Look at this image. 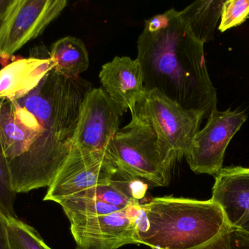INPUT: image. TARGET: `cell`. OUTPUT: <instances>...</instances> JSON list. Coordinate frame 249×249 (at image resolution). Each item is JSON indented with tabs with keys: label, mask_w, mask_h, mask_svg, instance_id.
<instances>
[{
	"label": "cell",
	"mask_w": 249,
	"mask_h": 249,
	"mask_svg": "<svg viewBox=\"0 0 249 249\" xmlns=\"http://www.w3.org/2000/svg\"><path fill=\"white\" fill-rule=\"evenodd\" d=\"M134 111L152 126L162 153L171 167L188 156L205 119L203 112L184 109L157 91L146 92Z\"/></svg>",
	"instance_id": "5"
},
{
	"label": "cell",
	"mask_w": 249,
	"mask_h": 249,
	"mask_svg": "<svg viewBox=\"0 0 249 249\" xmlns=\"http://www.w3.org/2000/svg\"><path fill=\"white\" fill-rule=\"evenodd\" d=\"M249 17V0H229L224 1L220 23L221 32L240 26Z\"/></svg>",
	"instance_id": "19"
},
{
	"label": "cell",
	"mask_w": 249,
	"mask_h": 249,
	"mask_svg": "<svg viewBox=\"0 0 249 249\" xmlns=\"http://www.w3.org/2000/svg\"><path fill=\"white\" fill-rule=\"evenodd\" d=\"M212 200L217 203L230 226L243 228L249 222V168H222L215 176Z\"/></svg>",
	"instance_id": "12"
},
{
	"label": "cell",
	"mask_w": 249,
	"mask_h": 249,
	"mask_svg": "<svg viewBox=\"0 0 249 249\" xmlns=\"http://www.w3.org/2000/svg\"><path fill=\"white\" fill-rule=\"evenodd\" d=\"M224 1L223 0H198L179 11L182 20L200 42L205 44L214 38Z\"/></svg>",
	"instance_id": "15"
},
{
	"label": "cell",
	"mask_w": 249,
	"mask_h": 249,
	"mask_svg": "<svg viewBox=\"0 0 249 249\" xmlns=\"http://www.w3.org/2000/svg\"><path fill=\"white\" fill-rule=\"evenodd\" d=\"M117 171L107 152L73 147L43 200L58 203L89 189L109 184Z\"/></svg>",
	"instance_id": "7"
},
{
	"label": "cell",
	"mask_w": 249,
	"mask_h": 249,
	"mask_svg": "<svg viewBox=\"0 0 249 249\" xmlns=\"http://www.w3.org/2000/svg\"><path fill=\"white\" fill-rule=\"evenodd\" d=\"M7 227L12 249H52L35 228L18 219H7Z\"/></svg>",
	"instance_id": "16"
},
{
	"label": "cell",
	"mask_w": 249,
	"mask_h": 249,
	"mask_svg": "<svg viewBox=\"0 0 249 249\" xmlns=\"http://www.w3.org/2000/svg\"><path fill=\"white\" fill-rule=\"evenodd\" d=\"M243 228H244V229L249 231V222H248L247 225H244V226L243 227Z\"/></svg>",
	"instance_id": "22"
},
{
	"label": "cell",
	"mask_w": 249,
	"mask_h": 249,
	"mask_svg": "<svg viewBox=\"0 0 249 249\" xmlns=\"http://www.w3.org/2000/svg\"><path fill=\"white\" fill-rule=\"evenodd\" d=\"M124 113L102 88H92L82 102L73 147L107 152Z\"/></svg>",
	"instance_id": "10"
},
{
	"label": "cell",
	"mask_w": 249,
	"mask_h": 249,
	"mask_svg": "<svg viewBox=\"0 0 249 249\" xmlns=\"http://www.w3.org/2000/svg\"><path fill=\"white\" fill-rule=\"evenodd\" d=\"M102 89L124 109L134 111L146 93L144 78L137 58L116 57L102 66L99 73Z\"/></svg>",
	"instance_id": "11"
},
{
	"label": "cell",
	"mask_w": 249,
	"mask_h": 249,
	"mask_svg": "<svg viewBox=\"0 0 249 249\" xmlns=\"http://www.w3.org/2000/svg\"><path fill=\"white\" fill-rule=\"evenodd\" d=\"M67 4L66 0H11L0 26V61L42 35Z\"/></svg>",
	"instance_id": "6"
},
{
	"label": "cell",
	"mask_w": 249,
	"mask_h": 249,
	"mask_svg": "<svg viewBox=\"0 0 249 249\" xmlns=\"http://www.w3.org/2000/svg\"><path fill=\"white\" fill-rule=\"evenodd\" d=\"M10 2H11V0H0V26H1V22L4 19L7 7L10 5Z\"/></svg>",
	"instance_id": "21"
},
{
	"label": "cell",
	"mask_w": 249,
	"mask_h": 249,
	"mask_svg": "<svg viewBox=\"0 0 249 249\" xmlns=\"http://www.w3.org/2000/svg\"><path fill=\"white\" fill-rule=\"evenodd\" d=\"M193 249H249V231L228 225L212 241Z\"/></svg>",
	"instance_id": "18"
},
{
	"label": "cell",
	"mask_w": 249,
	"mask_h": 249,
	"mask_svg": "<svg viewBox=\"0 0 249 249\" xmlns=\"http://www.w3.org/2000/svg\"><path fill=\"white\" fill-rule=\"evenodd\" d=\"M131 115V121L118 130L107 152L118 168L149 187H166L172 167L162 153L156 133L135 111Z\"/></svg>",
	"instance_id": "4"
},
{
	"label": "cell",
	"mask_w": 249,
	"mask_h": 249,
	"mask_svg": "<svg viewBox=\"0 0 249 249\" xmlns=\"http://www.w3.org/2000/svg\"><path fill=\"white\" fill-rule=\"evenodd\" d=\"M16 194L12 183L8 162L0 140V211L7 219H18L14 209Z\"/></svg>",
	"instance_id": "17"
},
{
	"label": "cell",
	"mask_w": 249,
	"mask_h": 249,
	"mask_svg": "<svg viewBox=\"0 0 249 249\" xmlns=\"http://www.w3.org/2000/svg\"><path fill=\"white\" fill-rule=\"evenodd\" d=\"M92 89L51 69L19 99H0V140L16 193L49 187L73 148L82 102Z\"/></svg>",
	"instance_id": "1"
},
{
	"label": "cell",
	"mask_w": 249,
	"mask_h": 249,
	"mask_svg": "<svg viewBox=\"0 0 249 249\" xmlns=\"http://www.w3.org/2000/svg\"><path fill=\"white\" fill-rule=\"evenodd\" d=\"M136 244L152 249H193L226 228L220 206L211 199L156 197L141 206Z\"/></svg>",
	"instance_id": "3"
},
{
	"label": "cell",
	"mask_w": 249,
	"mask_h": 249,
	"mask_svg": "<svg viewBox=\"0 0 249 249\" xmlns=\"http://www.w3.org/2000/svg\"><path fill=\"white\" fill-rule=\"evenodd\" d=\"M0 249H12L9 237L7 218L0 211Z\"/></svg>",
	"instance_id": "20"
},
{
	"label": "cell",
	"mask_w": 249,
	"mask_h": 249,
	"mask_svg": "<svg viewBox=\"0 0 249 249\" xmlns=\"http://www.w3.org/2000/svg\"><path fill=\"white\" fill-rule=\"evenodd\" d=\"M53 68L66 78L75 80L89 68V53L83 41L67 36L53 44L50 51Z\"/></svg>",
	"instance_id": "14"
},
{
	"label": "cell",
	"mask_w": 249,
	"mask_h": 249,
	"mask_svg": "<svg viewBox=\"0 0 249 249\" xmlns=\"http://www.w3.org/2000/svg\"><path fill=\"white\" fill-rule=\"evenodd\" d=\"M247 118L244 111H212L204 128L196 134L191 152L186 157L190 169L197 174L216 176L222 169L228 145Z\"/></svg>",
	"instance_id": "8"
},
{
	"label": "cell",
	"mask_w": 249,
	"mask_h": 249,
	"mask_svg": "<svg viewBox=\"0 0 249 249\" xmlns=\"http://www.w3.org/2000/svg\"><path fill=\"white\" fill-rule=\"evenodd\" d=\"M146 92L157 91L186 110L217 109V93L208 71L204 43L172 8L145 20L137 40Z\"/></svg>",
	"instance_id": "2"
},
{
	"label": "cell",
	"mask_w": 249,
	"mask_h": 249,
	"mask_svg": "<svg viewBox=\"0 0 249 249\" xmlns=\"http://www.w3.org/2000/svg\"><path fill=\"white\" fill-rule=\"evenodd\" d=\"M141 206L132 205L109 214L70 220L77 249H118L127 244H136Z\"/></svg>",
	"instance_id": "9"
},
{
	"label": "cell",
	"mask_w": 249,
	"mask_h": 249,
	"mask_svg": "<svg viewBox=\"0 0 249 249\" xmlns=\"http://www.w3.org/2000/svg\"><path fill=\"white\" fill-rule=\"evenodd\" d=\"M42 57L18 58L0 70V99H19L39 85L53 69L50 52Z\"/></svg>",
	"instance_id": "13"
}]
</instances>
